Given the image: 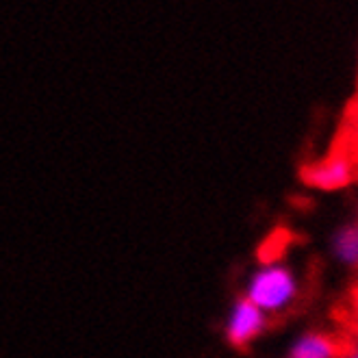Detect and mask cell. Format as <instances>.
Here are the masks:
<instances>
[{
    "instance_id": "5b68a950",
    "label": "cell",
    "mask_w": 358,
    "mask_h": 358,
    "mask_svg": "<svg viewBox=\"0 0 358 358\" xmlns=\"http://www.w3.org/2000/svg\"><path fill=\"white\" fill-rule=\"evenodd\" d=\"M330 252L339 265L358 269V222H348L334 230L330 237Z\"/></svg>"
},
{
    "instance_id": "6da1fadb",
    "label": "cell",
    "mask_w": 358,
    "mask_h": 358,
    "mask_svg": "<svg viewBox=\"0 0 358 358\" xmlns=\"http://www.w3.org/2000/svg\"><path fill=\"white\" fill-rule=\"evenodd\" d=\"M300 296V280L289 265L269 261L250 276L245 285V300L265 315H276L293 306Z\"/></svg>"
},
{
    "instance_id": "7a4b0ae2",
    "label": "cell",
    "mask_w": 358,
    "mask_h": 358,
    "mask_svg": "<svg viewBox=\"0 0 358 358\" xmlns=\"http://www.w3.org/2000/svg\"><path fill=\"white\" fill-rule=\"evenodd\" d=\"M302 178L315 192L334 194L352 185L354 163L348 155H330L326 159L304 165Z\"/></svg>"
},
{
    "instance_id": "52a82bcc",
    "label": "cell",
    "mask_w": 358,
    "mask_h": 358,
    "mask_svg": "<svg viewBox=\"0 0 358 358\" xmlns=\"http://www.w3.org/2000/svg\"><path fill=\"white\" fill-rule=\"evenodd\" d=\"M345 358H358V343H356V345L352 348V352H350V354H348Z\"/></svg>"
},
{
    "instance_id": "8992f818",
    "label": "cell",
    "mask_w": 358,
    "mask_h": 358,
    "mask_svg": "<svg viewBox=\"0 0 358 358\" xmlns=\"http://www.w3.org/2000/svg\"><path fill=\"white\" fill-rule=\"evenodd\" d=\"M352 310H354V315H356V320H358V289H356V293H354V298H352Z\"/></svg>"
},
{
    "instance_id": "277c9868",
    "label": "cell",
    "mask_w": 358,
    "mask_h": 358,
    "mask_svg": "<svg viewBox=\"0 0 358 358\" xmlns=\"http://www.w3.org/2000/svg\"><path fill=\"white\" fill-rule=\"evenodd\" d=\"M287 358H339V343L328 332L308 330L293 341Z\"/></svg>"
},
{
    "instance_id": "3957f363",
    "label": "cell",
    "mask_w": 358,
    "mask_h": 358,
    "mask_svg": "<svg viewBox=\"0 0 358 358\" xmlns=\"http://www.w3.org/2000/svg\"><path fill=\"white\" fill-rule=\"evenodd\" d=\"M267 328V315L245 298H239L226 317V336L235 348L257 341Z\"/></svg>"
}]
</instances>
